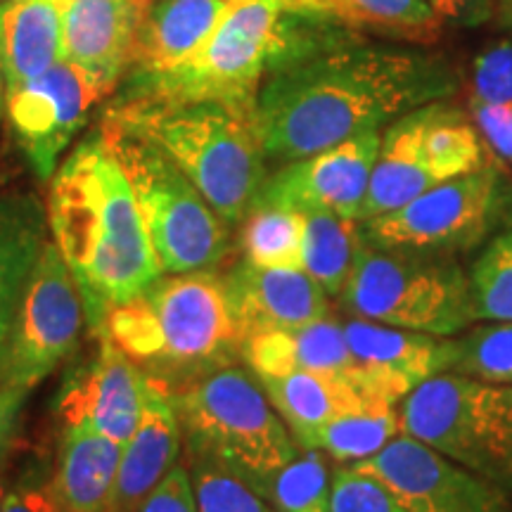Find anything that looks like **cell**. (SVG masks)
<instances>
[{"mask_svg":"<svg viewBox=\"0 0 512 512\" xmlns=\"http://www.w3.org/2000/svg\"><path fill=\"white\" fill-rule=\"evenodd\" d=\"M100 136L124 171L162 273L214 271L230 247L228 223L188 176L145 138L102 119Z\"/></svg>","mask_w":512,"mask_h":512,"instance_id":"5b68a950","label":"cell"},{"mask_svg":"<svg viewBox=\"0 0 512 512\" xmlns=\"http://www.w3.org/2000/svg\"><path fill=\"white\" fill-rule=\"evenodd\" d=\"M183 430L174 392L147 375L143 415L133 437L121 446V463L107 512H138L147 496L178 465Z\"/></svg>","mask_w":512,"mask_h":512,"instance_id":"e0dca14e","label":"cell"},{"mask_svg":"<svg viewBox=\"0 0 512 512\" xmlns=\"http://www.w3.org/2000/svg\"><path fill=\"white\" fill-rule=\"evenodd\" d=\"M107 95L110 91L98 79L67 57L34 81L5 93L12 136L41 181L53 178L62 152Z\"/></svg>","mask_w":512,"mask_h":512,"instance_id":"7c38bea8","label":"cell"},{"mask_svg":"<svg viewBox=\"0 0 512 512\" xmlns=\"http://www.w3.org/2000/svg\"><path fill=\"white\" fill-rule=\"evenodd\" d=\"M290 15L328 19L342 27L418 46L437 43L444 24L427 0H302Z\"/></svg>","mask_w":512,"mask_h":512,"instance_id":"484cf974","label":"cell"},{"mask_svg":"<svg viewBox=\"0 0 512 512\" xmlns=\"http://www.w3.org/2000/svg\"><path fill=\"white\" fill-rule=\"evenodd\" d=\"M105 119L164 152L228 226L245 221L266 183L254 114L221 102L124 95Z\"/></svg>","mask_w":512,"mask_h":512,"instance_id":"3957f363","label":"cell"},{"mask_svg":"<svg viewBox=\"0 0 512 512\" xmlns=\"http://www.w3.org/2000/svg\"><path fill=\"white\" fill-rule=\"evenodd\" d=\"M242 361L254 377L290 373H342L356 366L344 325L320 318L294 330H271L242 339Z\"/></svg>","mask_w":512,"mask_h":512,"instance_id":"7402d4cb","label":"cell"},{"mask_svg":"<svg viewBox=\"0 0 512 512\" xmlns=\"http://www.w3.org/2000/svg\"><path fill=\"white\" fill-rule=\"evenodd\" d=\"M332 472L325 463V453L316 448H302L297 458L280 467L261 486L259 496L273 512H328L330 510Z\"/></svg>","mask_w":512,"mask_h":512,"instance_id":"4dcf8cb0","label":"cell"},{"mask_svg":"<svg viewBox=\"0 0 512 512\" xmlns=\"http://www.w3.org/2000/svg\"><path fill=\"white\" fill-rule=\"evenodd\" d=\"M441 19H460L475 10L479 0H427Z\"/></svg>","mask_w":512,"mask_h":512,"instance_id":"60d3db41","label":"cell"},{"mask_svg":"<svg viewBox=\"0 0 512 512\" xmlns=\"http://www.w3.org/2000/svg\"><path fill=\"white\" fill-rule=\"evenodd\" d=\"M399 434V408H368L325 422L302 441V448H316L339 465H351L370 458Z\"/></svg>","mask_w":512,"mask_h":512,"instance_id":"f1b7e54d","label":"cell"},{"mask_svg":"<svg viewBox=\"0 0 512 512\" xmlns=\"http://www.w3.org/2000/svg\"><path fill=\"white\" fill-rule=\"evenodd\" d=\"M62 3H64V5H67V0H62Z\"/></svg>","mask_w":512,"mask_h":512,"instance_id":"7dc6e473","label":"cell"},{"mask_svg":"<svg viewBox=\"0 0 512 512\" xmlns=\"http://www.w3.org/2000/svg\"><path fill=\"white\" fill-rule=\"evenodd\" d=\"M5 114V79H3V64H0V117Z\"/></svg>","mask_w":512,"mask_h":512,"instance_id":"7bdbcfd3","label":"cell"},{"mask_svg":"<svg viewBox=\"0 0 512 512\" xmlns=\"http://www.w3.org/2000/svg\"><path fill=\"white\" fill-rule=\"evenodd\" d=\"M121 463V444L91 425L64 427L53 484L64 512H107Z\"/></svg>","mask_w":512,"mask_h":512,"instance_id":"d4e9b609","label":"cell"},{"mask_svg":"<svg viewBox=\"0 0 512 512\" xmlns=\"http://www.w3.org/2000/svg\"><path fill=\"white\" fill-rule=\"evenodd\" d=\"M354 318L456 337L477 323L470 278L451 256L382 249L361 240L339 294Z\"/></svg>","mask_w":512,"mask_h":512,"instance_id":"8992f818","label":"cell"},{"mask_svg":"<svg viewBox=\"0 0 512 512\" xmlns=\"http://www.w3.org/2000/svg\"><path fill=\"white\" fill-rule=\"evenodd\" d=\"M351 465L380 482L406 512H510V496L498 486L408 434Z\"/></svg>","mask_w":512,"mask_h":512,"instance_id":"4fadbf2b","label":"cell"},{"mask_svg":"<svg viewBox=\"0 0 512 512\" xmlns=\"http://www.w3.org/2000/svg\"><path fill=\"white\" fill-rule=\"evenodd\" d=\"M233 5V0H147L131 53L136 76L169 72L190 60Z\"/></svg>","mask_w":512,"mask_h":512,"instance_id":"ffe728a7","label":"cell"},{"mask_svg":"<svg viewBox=\"0 0 512 512\" xmlns=\"http://www.w3.org/2000/svg\"><path fill=\"white\" fill-rule=\"evenodd\" d=\"M64 60L62 0H0V64L5 93Z\"/></svg>","mask_w":512,"mask_h":512,"instance_id":"44dd1931","label":"cell"},{"mask_svg":"<svg viewBox=\"0 0 512 512\" xmlns=\"http://www.w3.org/2000/svg\"><path fill=\"white\" fill-rule=\"evenodd\" d=\"M380 140V131H370L311 157L287 162L273 178H266L256 204L330 211L342 219L358 221Z\"/></svg>","mask_w":512,"mask_h":512,"instance_id":"5bb4252c","label":"cell"},{"mask_svg":"<svg viewBox=\"0 0 512 512\" xmlns=\"http://www.w3.org/2000/svg\"><path fill=\"white\" fill-rule=\"evenodd\" d=\"M451 373L512 384V320H486V325L456 335Z\"/></svg>","mask_w":512,"mask_h":512,"instance_id":"1f68e13d","label":"cell"},{"mask_svg":"<svg viewBox=\"0 0 512 512\" xmlns=\"http://www.w3.org/2000/svg\"><path fill=\"white\" fill-rule=\"evenodd\" d=\"M138 512H197L188 467L176 465L162 479V484L147 496V501L140 505Z\"/></svg>","mask_w":512,"mask_h":512,"instance_id":"f35d334b","label":"cell"},{"mask_svg":"<svg viewBox=\"0 0 512 512\" xmlns=\"http://www.w3.org/2000/svg\"><path fill=\"white\" fill-rule=\"evenodd\" d=\"M285 15L283 5L273 0H240L190 60L162 74L133 76L126 95L221 102L254 114L266 69L275 67L290 48Z\"/></svg>","mask_w":512,"mask_h":512,"instance_id":"52a82bcc","label":"cell"},{"mask_svg":"<svg viewBox=\"0 0 512 512\" xmlns=\"http://www.w3.org/2000/svg\"><path fill=\"white\" fill-rule=\"evenodd\" d=\"M0 512H64L60 498H57L53 477L31 475L22 479L15 489L5 491L0 501Z\"/></svg>","mask_w":512,"mask_h":512,"instance_id":"74e56055","label":"cell"},{"mask_svg":"<svg viewBox=\"0 0 512 512\" xmlns=\"http://www.w3.org/2000/svg\"><path fill=\"white\" fill-rule=\"evenodd\" d=\"M304 226L302 211L254 204L245 216L240 238L245 259L266 268H302Z\"/></svg>","mask_w":512,"mask_h":512,"instance_id":"f546056e","label":"cell"},{"mask_svg":"<svg viewBox=\"0 0 512 512\" xmlns=\"http://www.w3.org/2000/svg\"><path fill=\"white\" fill-rule=\"evenodd\" d=\"M143 297L157 328V356L145 373L166 387L230 366L240 354L242 335L219 273H164Z\"/></svg>","mask_w":512,"mask_h":512,"instance_id":"9c48e42d","label":"cell"},{"mask_svg":"<svg viewBox=\"0 0 512 512\" xmlns=\"http://www.w3.org/2000/svg\"><path fill=\"white\" fill-rule=\"evenodd\" d=\"M46 242V207L34 195L0 197V368L29 278Z\"/></svg>","mask_w":512,"mask_h":512,"instance_id":"603a6c76","label":"cell"},{"mask_svg":"<svg viewBox=\"0 0 512 512\" xmlns=\"http://www.w3.org/2000/svg\"><path fill=\"white\" fill-rule=\"evenodd\" d=\"M48 233L81 287L86 323L100 335L105 311L162 278L131 185L100 131L50 178Z\"/></svg>","mask_w":512,"mask_h":512,"instance_id":"7a4b0ae2","label":"cell"},{"mask_svg":"<svg viewBox=\"0 0 512 512\" xmlns=\"http://www.w3.org/2000/svg\"><path fill=\"white\" fill-rule=\"evenodd\" d=\"M223 280L242 339L330 316L328 294L302 268H266L242 259Z\"/></svg>","mask_w":512,"mask_h":512,"instance_id":"2e32d148","label":"cell"},{"mask_svg":"<svg viewBox=\"0 0 512 512\" xmlns=\"http://www.w3.org/2000/svg\"><path fill=\"white\" fill-rule=\"evenodd\" d=\"M399 415L401 434L512 496V384L441 373L418 384Z\"/></svg>","mask_w":512,"mask_h":512,"instance_id":"ba28073f","label":"cell"},{"mask_svg":"<svg viewBox=\"0 0 512 512\" xmlns=\"http://www.w3.org/2000/svg\"><path fill=\"white\" fill-rule=\"evenodd\" d=\"M98 354L64 387L60 415L64 427L91 425L124 446L143 415L147 373L119 351L110 337L98 335Z\"/></svg>","mask_w":512,"mask_h":512,"instance_id":"9a60e30c","label":"cell"},{"mask_svg":"<svg viewBox=\"0 0 512 512\" xmlns=\"http://www.w3.org/2000/svg\"><path fill=\"white\" fill-rule=\"evenodd\" d=\"M304 214V271L328 297H339L354 268L361 223L342 219L330 211Z\"/></svg>","mask_w":512,"mask_h":512,"instance_id":"83f0119b","label":"cell"},{"mask_svg":"<svg viewBox=\"0 0 512 512\" xmlns=\"http://www.w3.org/2000/svg\"><path fill=\"white\" fill-rule=\"evenodd\" d=\"M420 140L441 181L472 174L486 164L482 133L463 112L444 102L420 107Z\"/></svg>","mask_w":512,"mask_h":512,"instance_id":"4316f807","label":"cell"},{"mask_svg":"<svg viewBox=\"0 0 512 512\" xmlns=\"http://www.w3.org/2000/svg\"><path fill=\"white\" fill-rule=\"evenodd\" d=\"M467 278L477 320H512V226L482 249Z\"/></svg>","mask_w":512,"mask_h":512,"instance_id":"d6a6232c","label":"cell"},{"mask_svg":"<svg viewBox=\"0 0 512 512\" xmlns=\"http://www.w3.org/2000/svg\"><path fill=\"white\" fill-rule=\"evenodd\" d=\"M140 3H143V5H145V3H147V0H140Z\"/></svg>","mask_w":512,"mask_h":512,"instance_id":"bcb514c9","label":"cell"},{"mask_svg":"<svg viewBox=\"0 0 512 512\" xmlns=\"http://www.w3.org/2000/svg\"><path fill=\"white\" fill-rule=\"evenodd\" d=\"M344 335L358 366L382 375L406 396L430 377L451 373L456 358V337L389 328L363 318L344 323Z\"/></svg>","mask_w":512,"mask_h":512,"instance_id":"d6986e66","label":"cell"},{"mask_svg":"<svg viewBox=\"0 0 512 512\" xmlns=\"http://www.w3.org/2000/svg\"><path fill=\"white\" fill-rule=\"evenodd\" d=\"M472 102H512V41L489 43L472 64Z\"/></svg>","mask_w":512,"mask_h":512,"instance_id":"d590c367","label":"cell"},{"mask_svg":"<svg viewBox=\"0 0 512 512\" xmlns=\"http://www.w3.org/2000/svg\"><path fill=\"white\" fill-rule=\"evenodd\" d=\"M29 394V389L0 384V467L8 460V453L19 430V420H22Z\"/></svg>","mask_w":512,"mask_h":512,"instance_id":"ab89813d","label":"cell"},{"mask_svg":"<svg viewBox=\"0 0 512 512\" xmlns=\"http://www.w3.org/2000/svg\"><path fill=\"white\" fill-rule=\"evenodd\" d=\"M453 86L446 64L422 50L373 43L294 50L259 88L254 131L264 157L287 164L380 131Z\"/></svg>","mask_w":512,"mask_h":512,"instance_id":"6da1fadb","label":"cell"},{"mask_svg":"<svg viewBox=\"0 0 512 512\" xmlns=\"http://www.w3.org/2000/svg\"><path fill=\"white\" fill-rule=\"evenodd\" d=\"M510 5V10H508V17H510V22H512V3H508Z\"/></svg>","mask_w":512,"mask_h":512,"instance_id":"f6af8a7d","label":"cell"},{"mask_svg":"<svg viewBox=\"0 0 512 512\" xmlns=\"http://www.w3.org/2000/svg\"><path fill=\"white\" fill-rule=\"evenodd\" d=\"M190 479L197 512H273L264 498L207 456L190 453Z\"/></svg>","mask_w":512,"mask_h":512,"instance_id":"836d02e7","label":"cell"},{"mask_svg":"<svg viewBox=\"0 0 512 512\" xmlns=\"http://www.w3.org/2000/svg\"><path fill=\"white\" fill-rule=\"evenodd\" d=\"M3 496H5V486H3V482H0V501H3Z\"/></svg>","mask_w":512,"mask_h":512,"instance_id":"ee69618b","label":"cell"},{"mask_svg":"<svg viewBox=\"0 0 512 512\" xmlns=\"http://www.w3.org/2000/svg\"><path fill=\"white\" fill-rule=\"evenodd\" d=\"M508 3H512V0H508Z\"/></svg>","mask_w":512,"mask_h":512,"instance_id":"c3c4849f","label":"cell"},{"mask_svg":"<svg viewBox=\"0 0 512 512\" xmlns=\"http://www.w3.org/2000/svg\"><path fill=\"white\" fill-rule=\"evenodd\" d=\"M83 323L81 287L60 249L48 240L19 306L0 384L34 392L72 354Z\"/></svg>","mask_w":512,"mask_h":512,"instance_id":"8fae6325","label":"cell"},{"mask_svg":"<svg viewBox=\"0 0 512 512\" xmlns=\"http://www.w3.org/2000/svg\"><path fill=\"white\" fill-rule=\"evenodd\" d=\"M171 392L188 451L223 465L256 494L302 451L261 382L245 370L214 368Z\"/></svg>","mask_w":512,"mask_h":512,"instance_id":"277c9868","label":"cell"},{"mask_svg":"<svg viewBox=\"0 0 512 512\" xmlns=\"http://www.w3.org/2000/svg\"><path fill=\"white\" fill-rule=\"evenodd\" d=\"M328 512H406L394 496L373 477L358 472L354 465H339L332 472Z\"/></svg>","mask_w":512,"mask_h":512,"instance_id":"e575fe53","label":"cell"},{"mask_svg":"<svg viewBox=\"0 0 512 512\" xmlns=\"http://www.w3.org/2000/svg\"><path fill=\"white\" fill-rule=\"evenodd\" d=\"M140 0H67L64 5V57L114 91L131 64Z\"/></svg>","mask_w":512,"mask_h":512,"instance_id":"ac0fdd59","label":"cell"},{"mask_svg":"<svg viewBox=\"0 0 512 512\" xmlns=\"http://www.w3.org/2000/svg\"><path fill=\"white\" fill-rule=\"evenodd\" d=\"M233 3H240V0H233ZM273 3L283 5L287 12H294V10L299 8V3H302V0H273Z\"/></svg>","mask_w":512,"mask_h":512,"instance_id":"b9f144b4","label":"cell"},{"mask_svg":"<svg viewBox=\"0 0 512 512\" xmlns=\"http://www.w3.org/2000/svg\"><path fill=\"white\" fill-rule=\"evenodd\" d=\"M444 183L434 174L422 152L420 140V107L394 121L382 133L380 152H377L370 185L366 192L358 223L377 219L415 200L425 190Z\"/></svg>","mask_w":512,"mask_h":512,"instance_id":"cb8c5ba5","label":"cell"},{"mask_svg":"<svg viewBox=\"0 0 512 512\" xmlns=\"http://www.w3.org/2000/svg\"><path fill=\"white\" fill-rule=\"evenodd\" d=\"M501 209V174L486 162L472 174L434 185L403 207L363 221L361 235L382 249L448 256L477 247Z\"/></svg>","mask_w":512,"mask_h":512,"instance_id":"30bf717a","label":"cell"},{"mask_svg":"<svg viewBox=\"0 0 512 512\" xmlns=\"http://www.w3.org/2000/svg\"><path fill=\"white\" fill-rule=\"evenodd\" d=\"M472 119L496 155L512 166V102H472Z\"/></svg>","mask_w":512,"mask_h":512,"instance_id":"8d00e7d4","label":"cell"}]
</instances>
